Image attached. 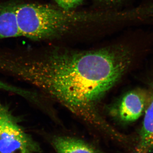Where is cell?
I'll list each match as a JSON object with an SVG mask.
<instances>
[{
  "label": "cell",
  "instance_id": "5",
  "mask_svg": "<svg viewBox=\"0 0 153 153\" xmlns=\"http://www.w3.org/2000/svg\"><path fill=\"white\" fill-rule=\"evenodd\" d=\"M153 150V93L145 112L140 139L134 153H150Z\"/></svg>",
  "mask_w": 153,
  "mask_h": 153
},
{
  "label": "cell",
  "instance_id": "6",
  "mask_svg": "<svg viewBox=\"0 0 153 153\" xmlns=\"http://www.w3.org/2000/svg\"><path fill=\"white\" fill-rule=\"evenodd\" d=\"M52 144L56 153H98L88 143L74 137L55 136Z\"/></svg>",
  "mask_w": 153,
  "mask_h": 153
},
{
  "label": "cell",
  "instance_id": "2",
  "mask_svg": "<svg viewBox=\"0 0 153 153\" xmlns=\"http://www.w3.org/2000/svg\"><path fill=\"white\" fill-rule=\"evenodd\" d=\"M16 13L22 36L34 40L55 38L68 31L75 24L89 20L91 17L86 14L31 4L16 6Z\"/></svg>",
  "mask_w": 153,
  "mask_h": 153
},
{
  "label": "cell",
  "instance_id": "10",
  "mask_svg": "<svg viewBox=\"0 0 153 153\" xmlns=\"http://www.w3.org/2000/svg\"><path fill=\"white\" fill-rule=\"evenodd\" d=\"M105 1H107L109 2L114 3L119 1H121V0H105Z\"/></svg>",
  "mask_w": 153,
  "mask_h": 153
},
{
  "label": "cell",
  "instance_id": "4",
  "mask_svg": "<svg viewBox=\"0 0 153 153\" xmlns=\"http://www.w3.org/2000/svg\"><path fill=\"white\" fill-rule=\"evenodd\" d=\"M151 95L143 89L129 91L113 105L111 113L123 122L135 121L145 113L149 103Z\"/></svg>",
  "mask_w": 153,
  "mask_h": 153
},
{
  "label": "cell",
  "instance_id": "7",
  "mask_svg": "<svg viewBox=\"0 0 153 153\" xmlns=\"http://www.w3.org/2000/svg\"><path fill=\"white\" fill-rule=\"evenodd\" d=\"M22 36L19 29L16 6L8 5L0 10V38H10Z\"/></svg>",
  "mask_w": 153,
  "mask_h": 153
},
{
  "label": "cell",
  "instance_id": "9",
  "mask_svg": "<svg viewBox=\"0 0 153 153\" xmlns=\"http://www.w3.org/2000/svg\"><path fill=\"white\" fill-rule=\"evenodd\" d=\"M82 1L83 0H55L59 7L66 11L79 5L82 3Z\"/></svg>",
  "mask_w": 153,
  "mask_h": 153
},
{
  "label": "cell",
  "instance_id": "1",
  "mask_svg": "<svg viewBox=\"0 0 153 153\" xmlns=\"http://www.w3.org/2000/svg\"><path fill=\"white\" fill-rule=\"evenodd\" d=\"M131 60L130 50L120 46L84 51L55 49L41 55L4 54L0 70L37 87L116 140L119 134L102 116L100 106Z\"/></svg>",
  "mask_w": 153,
  "mask_h": 153
},
{
  "label": "cell",
  "instance_id": "3",
  "mask_svg": "<svg viewBox=\"0 0 153 153\" xmlns=\"http://www.w3.org/2000/svg\"><path fill=\"white\" fill-rule=\"evenodd\" d=\"M38 150L8 107L0 100V153H34Z\"/></svg>",
  "mask_w": 153,
  "mask_h": 153
},
{
  "label": "cell",
  "instance_id": "8",
  "mask_svg": "<svg viewBox=\"0 0 153 153\" xmlns=\"http://www.w3.org/2000/svg\"><path fill=\"white\" fill-rule=\"evenodd\" d=\"M0 89L15 94L23 97H25L27 94V89L11 85L1 80H0Z\"/></svg>",
  "mask_w": 153,
  "mask_h": 153
}]
</instances>
